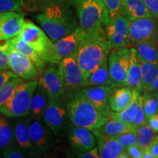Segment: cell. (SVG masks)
Returning <instances> with one entry per match:
<instances>
[{
	"label": "cell",
	"mask_w": 158,
	"mask_h": 158,
	"mask_svg": "<svg viewBox=\"0 0 158 158\" xmlns=\"http://www.w3.org/2000/svg\"><path fill=\"white\" fill-rule=\"evenodd\" d=\"M70 0H61L45 5L36 19L53 42L70 35L78 28Z\"/></svg>",
	"instance_id": "6da1fadb"
},
{
	"label": "cell",
	"mask_w": 158,
	"mask_h": 158,
	"mask_svg": "<svg viewBox=\"0 0 158 158\" xmlns=\"http://www.w3.org/2000/svg\"><path fill=\"white\" fill-rule=\"evenodd\" d=\"M110 50L111 48L106 38V33H87L73 55L83 71L84 82L102 61L108 57Z\"/></svg>",
	"instance_id": "7a4b0ae2"
},
{
	"label": "cell",
	"mask_w": 158,
	"mask_h": 158,
	"mask_svg": "<svg viewBox=\"0 0 158 158\" xmlns=\"http://www.w3.org/2000/svg\"><path fill=\"white\" fill-rule=\"evenodd\" d=\"M75 7L79 25L89 34H105L102 25L107 24L109 15L102 0H70Z\"/></svg>",
	"instance_id": "3957f363"
},
{
	"label": "cell",
	"mask_w": 158,
	"mask_h": 158,
	"mask_svg": "<svg viewBox=\"0 0 158 158\" xmlns=\"http://www.w3.org/2000/svg\"><path fill=\"white\" fill-rule=\"evenodd\" d=\"M68 116L74 126L94 130L108 120L86 97L77 92L67 104Z\"/></svg>",
	"instance_id": "277c9868"
},
{
	"label": "cell",
	"mask_w": 158,
	"mask_h": 158,
	"mask_svg": "<svg viewBox=\"0 0 158 158\" xmlns=\"http://www.w3.org/2000/svg\"><path fill=\"white\" fill-rule=\"evenodd\" d=\"M19 38L28 43L45 62L59 64L61 59L57 54L54 43L50 39L45 31L29 21H25Z\"/></svg>",
	"instance_id": "5b68a950"
},
{
	"label": "cell",
	"mask_w": 158,
	"mask_h": 158,
	"mask_svg": "<svg viewBox=\"0 0 158 158\" xmlns=\"http://www.w3.org/2000/svg\"><path fill=\"white\" fill-rule=\"evenodd\" d=\"M38 84L37 80L30 81H24L23 80L18 85L10 100L0 108V112L8 117L28 115L31 100Z\"/></svg>",
	"instance_id": "8992f818"
},
{
	"label": "cell",
	"mask_w": 158,
	"mask_h": 158,
	"mask_svg": "<svg viewBox=\"0 0 158 158\" xmlns=\"http://www.w3.org/2000/svg\"><path fill=\"white\" fill-rule=\"evenodd\" d=\"M131 51L128 47L112 48L108 57V70L116 86H125Z\"/></svg>",
	"instance_id": "52a82bcc"
},
{
	"label": "cell",
	"mask_w": 158,
	"mask_h": 158,
	"mask_svg": "<svg viewBox=\"0 0 158 158\" xmlns=\"http://www.w3.org/2000/svg\"><path fill=\"white\" fill-rule=\"evenodd\" d=\"M129 19L121 12L109 19L106 25V35L110 48L127 47L131 45L129 34Z\"/></svg>",
	"instance_id": "ba28073f"
},
{
	"label": "cell",
	"mask_w": 158,
	"mask_h": 158,
	"mask_svg": "<svg viewBox=\"0 0 158 158\" xmlns=\"http://www.w3.org/2000/svg\"><path fill=\"white\" fill-rule=\"evenodd\" d=\"M158 23L153 17L129 20L128 34L131 44L135 45L146 41H156Z\"/></svg>",
	"instance_id": "9c48e42d"
},
{
	"label": "cell",
	"mask_w": 158,
	"mask_h": 158,
	"mask_svg": "<svg viewBox=\"0 0 158 158\" xmlns=\"http://www.w3.org/2000/svg\"><path fill=\"white\" fill-rule=\"evenodd\" d=\"M133 91V98L129 106L119 112H110L108 117L120 120L138 128L147 123V116L143 110V96L138 91Z\"/></svg>",
	"instance_id": "30bf717a"
},
{
	"label": "cell",
	"mask_w": 158,
	"mask_h": 158,
	"mask_svg": "<svg viewBox=\"0 0 158 158\" xmlns=\"http://www.w3.org/2000/svg\"><path fill=\"white\" fill-rule=\"evenodd\" d=\"M38 82L39 86L48 94L49 100L58 101L60 97L66 91V86L59 67L54 65L49 67L43 71Z\"/></svg>",
	"instance_id": "8fae6325"
},
{
	"label": "cell",
	"mask_w": 158,
	"mask_h": 158,
	"mask_svg": "<svg viewBox=\"0 0 158 158\" xmlns=\"http://www.w3.org/2000/svg\"><path fill=\"white\" fill-rule=\"evenodd\" d=\"M9 67L14 73L23 80L30 81L39 78V71L32 60L14 48L10 51Z\"/></svg>",
	"instance_id": "7c38bea8"
},
{
	"label": "cell",
	"mask_w": 158,
	"mask_h": 158,
	"mask_svg": "<svg viewBox=\"0 0 158 158\" xmlns=\"http://www.w3.org/2000/svg\"><path fill=\"white\" fill-rule=\"evenodd\" d=\"M59 69L64 80L66 89H76L82 87L84 74L74 56L63 58L59 63Z\"/></svg>",
	"instance_id": "4fadbf2b"
},
{
	"label": "cell",
	"mask_w": 158,
	"mask_h": 158,
	"mask_svg": "<svg viewBox=\"0 0 158 158\" xmlns=\"http://www.w3.org/2000/svg\"><path fill=\"white\" fill-rule=\"evenodd\" d=\"M115 87V86H95L84 87L78 92L89 99L102 115L108 118L110 113L108 99Z\"/></svg>",
	"instance_id": "5bb4252c"
},
{
	"label": "cell",
	"mask_w": 158,
	"mask_h": 158,
	"mask_svg": "<svg viewBox=\"0 0 158 158\" xmlns=\"http://www.w3.org/2000/svg\"><path fill=\"white\" fill-rule=\"evenodd\" d=\"M66 116V110L58 103V101L49 100L43 118L46 126L54 135H61L64 133Z\"/></svg>",
	"instance_id": "9a60e30c"
},
{
	"label": "cell",
	"mask_w": 158,
	"mask_h": 158,
	"mask_svg": "<svg viewBox=\"0 0 158 158\" xmlns=\"http://www.w3.org/2000/svg\"><path fill=\"white\" fill-rule=\"evenodd\" d=\"M24 15L21 12L0 13V39H13L22 30Z\"/></svg>",
	"instance_id": "2e32d148"
},
{
	"label": "cell",
	"mask_w": 158,
	"mask_h": 158,
	"mask_svg": "<svg viewBox=\"0 0 158 158\" xmlns=\"http://www.w3.org/2000/svg\"><path fill=\"white\" fill-rule=\"evenodd\" d=\"M86 35L87 32L79 26L70 35L55 42V48L61 60L64 57L73 56Z\"/></svg>",
	"instance_id": "e0dca14e"
},
{
	"label": "cell",
	"mask_w": 158,
	"mask_h": 158,
	"mask_svg": "<svg viewBox=\"0 0 158 158\" xmlns=\"http://www.w3.org/2000/svg\"><path fill=\"white\" fill-rule=\"evenodd\" d=\"M97 141L101 158H121L126 151V148L116 138L108 137L99 133L97 130H92Z\"/></svg>",
	"instance_id": "ac0fdd59"
},
{
	"label": "cell",
	"mask_w": 158,
	"mask_h": 158,
	"mask_svg": "<svg viewBox=\"0 0 158 158\" xmlns=\"http://www.w3.org/2000/svg\"><path fill=\"white\" fill-rule=\"evenodd\" d=\"M68 138L72 147L80 152L89 151L96 147L95 136L87 128L75 126L71 128Z\"/></svg>",
	"instance_id": "d6986e66"
},
{
	"label": "cell",
	"mask_w": 158,
	"mask_h": 158,
	"mask_svg": "<svg viewBox=\"0 0 158 158\" xmlns=\"http://www.w3.org/2000/svg\"><path fill=\"white\" fill-rule=\"evenodd\" d=\"M29 124L26 122H18L15 127L14 137L19 148L22 149L26 155L34 157L39 152L31 141Z\"/></svg>",
	"instance_id": "ffe728a7"
},
{
	"label": "cell",
	"mask_w": 158,
	"mask_h": 158,
	"mask_svg": "<svg viewBox=\"0 0 158 158\" xmlns=\"http://www.w3.org/2000/svg\"><path fill=\"white\" fill-rule=\"evenodd\" d=\"M130 59L128 68L125 86L132 90L141 91L143 89V79H142L141 64L136 48H130Z\"/></svg>",
	"instance_id": "44dd1931"
},
{
	"label": "cell",
	"mask_w": 158,
	"mask_h": 158,
	"mask_svg": "<svg viewBox=\"0 0 158 158\" xmlns=\"http://www.w3.org/2000/svg\"><path fill=\"white\" fill-rule=\"evenodd\" d=\"M30 135L33 144L40 153H45L51 149V135L40 121H33L29 124Z\"/></svg>",
	"instance_id": "7402d4cb"
},
{
	"label": "cell",
	"mask_w": 158,
	"mask_h": 158,
	"mask_svg": "<svg viewBox=\"0 0 158 158\" xmlns=\"http://www.w3.org/2000/svg\"><path fill=\"white\" fill-rule=\"evenodd\" d=\"M95 86H115L111 78H110L109 70H108V57L102 61L101 64L96 70L91 73L85 80L82 87H90Z\"/></svg>",
	"instance_id": "603a6c76"
},
{
	"label": "cell",
	"mask_w": 158,
	"mask_h": 158,
	"mask_svg": "<svg viewBox=\"0 0 158 158\" xmlns=\"http://www.w3.org/2000/svg\"><path fill=\"white\" fill-rule=\"evenodd\" d=\"M120 12L129 20L152 17L143 0H122Z\"/></svg>",
	"instance_id": "cb8c5ba5"
},
{
	"label": "cell",
	"mask_w": 158,
	"mask_h": 158,
	"mask_svg": "<svg viewBox=\"0 0 158 158\" xmlns=\"http://www.w3.org/2000/svg\"><path fill=\"white\" fill-rule=\"evenodd\" d=\"M133 92L128 87L114 89L108 99L110 109L114 112H119L125 109L133 100Z\"/></svg>",
	"instance_id": "d4e9b609"
},
{
	"label": "cell",
	"mask_w": 158,
	"mask_h": 158,
	"mask_svg": "<svg viewBox=\"0 0 158 158\" xmlns=\"http://www.w3.org/2000/svg\"><path fill=\"white\" fill-rule=\"evenodd\" d=\"M102 135L110 138H116L122 133L136 131L137 128L124 123L120 120L108 117V120L100 127L95 129Z\"/></svg>",
	"instance_id": "484cf974"
},
{
	"label": "cell",
	"mask_w": 158,
	"mask_h": 158,
	"mask_svg": "<svg viewBox=\"0 0 158 158\" xmlns=\"http://www.w3.org/2000/svg\"><path fill=\"white\" fill-rule=\"evenodd\" d=\"M10 43L12 48L20 51L27 56H28L29 58H30L36 65L37 70H38L40 75L43 73V71L45 70V62L31 45L24 42L21 38H19V36L10 39Z\"/></svg>",
	"instance_id": "4316f807"
},
{
	"label": "cell",
	"mask_w": 158,
	"mask_h": 158,
	"mask_svg": "<svg viewBox=\"0 0 158 158\" xmlns=\"http://www.w3.org/2000/svg\"><path fill=\"white\" fill-rule=\"evenodd\" d=\"M47 96L48 94L41 86L40 89H36L29 105V114L31 117L36 119L43 117L47 107Z\"/></svg>",
	"instance_id": "83f0119b"
},
{
	"label": "cell",
	"mask_w": 158,
	"mask_h": 158,
	"mask_svg": "<svg viewBox=\"0 0 158 158\" xmlns=\"http://www.w3.org/2000/svg\"><path fill=\"white\" fill-rule=\"evenodd\" d=\"M138 56L146 62L158 63V47L156 41H146L135 44Z\"/></svg>",
	"instance_id": "f1b7e54d"
},
{
	"label": "cell",
	"mask_w": 158,
	"mask_h": 158,
	"mask_svg": "<svg viewBox=\"0 0 158 158\" xmlns=\"http://www.w3.org/2000/svg\"><path fill=\"white\" fill-rule=\"evenodd\" d=\"M138 58L141 64L143 89L145 91L149 92L154 81L158 76V63L148 62L141 59L139 56Z\"/></svg>",
	"instance_id": "f546056e"
},
{
	"label": "cell",
	"mask_w": 158,
	"mask_h": 158,
	"mask_svg": "<svg viewBox=\"0 0 158 158\" xmlns=\"http://www.w3.org/2000/svg\"><path fill=\"white\" fill-rule=\"evenodd\" d=\"M155 133L147 122L137 128L138 144L142 149H149L150 145L155 137Z\"/></svg>",
	"instance_id": "4dcf8cb0"
},
{
	"label": "cell",
	"mask_w": 158,
	"mask_h": 158,
	"mask_svg": "<svg viewBox=\"0 0 158 158\" xmlns=\"http://www.w3.org/2000/svg\"><path fill=\"white\" fill-rule=\"evenodd\" d=\"M14 133L10 124L5 118L0 117V152L10 147L13 141Z\"/></svg>",
	"instance_id": "1f68e13d"
},
{
	"label": "cell",
	"mask_w": 158,
	"mask_h": 158,
	"mask_svg": "<svg viewBox=\"0 0 158 158\" xmlns=\"http://www.w3.org/2000/svg\"><path fill=\"white\" fill-rule=\"evenodd\" d=\"M23 80V79L19 78V77L13 78L6 83L0 89V108L5 106L10 100L16 89L18 85Z\"/></svg>",
	"instance_id": "d6a6232c"
},
{
	"label": "cell",
	"mask_w": 158,
	"mask_h": 158,
	"mask_svg": "<svg viewBox=\"0 0 158 158\" xmlns=\"http://www.w3.org/2000/svg\"><path fill=\"white\" fill-rule=\"evenodd\" d=\"M12 48L10 39H0V70L10 69L9 54Z\"/></svg>",
	"instance_id": "836d02e7"
},
{
	"label": "cell",
	"mask_w": 158,
	"mask_h": 158,
	"mask_svg": "<svg viewBox=\"0 0 158 158\" xmlns=\"http://www.w3.org/2000/svg\"><path fill=\"white\" fill-rule=\"evenodd\" d=\"M143 106L146 116L148 118L158 113V102L155 97L152 95L150 92L146 91L143 95Z\"/></svg>",
	"instance_id": "e575fe53"
},
{
	"label": "cell",
	"mask_w": 158,
	"mask_h": 158,
	"mask_svg": "<svg viewBox=\"0 0 158 158\" xmlns=\"http://www.w3.org/2000/svg\"><path fill=\"white\" fill-rule=\"evenodd\" d=\"M23 0H0V13L6 12H21Z\"/></svg>",
	"instance_id": "d590c367"
},
{
	"label": "cell",
	"mask_w": 158,
	"mask_h": 158,
	"mask_svg": "<svg viewBox=\"0 0 158 158\" xmlns=\"http://www.w3.org/2000/svg\"><path fill=\"white\" fill-rule=\"evenodd\" d=\"M114 138H116L127 149V147H130V146L135 145V144L138 143L137 130L136 131H130L127 132V133H122Z\"/></svg>",
	"instance_id": "8d00e7d4"
},
{
	"label": "cell",
	"mask_w": 158,
	"mask_h": 158,
	"mask_svg": "<svg viewBox=\"0 0 158 158\" xmlns=\"http://www.w3.org/2000/svg\"><path fill=\"white\" fill-rule=\"evenodd\" d=\"M107 9L109 19L114 18L121 9L122 0H102Z\"/></svg>",
	"instance_id": "74e56055"
},
{
	"label": "cell",
	"mask_w": 158,
	"mask_h": 158,
	"mask_svg": "<svg viewBox=\"0 0 158 158\" xmlns=\"http://www.w3.org/2000/svg\"><path fill=\"white\" fill-rule=\"evenodd\" d=\"M26 154L21 149H18L15 147H9L2 152V156L6 158H24Z\"/></svg>",
	"instance_id": "f35d334b"
},
{
	"label": "cell",
	"mask_w": 158,
	"mask_h": 158,
	"mask_svg": "<svg viewBox=\"0 0 158 158\" xmlns=\"http://www.w3.org/2000/svg\"><path fill=\"white\" fill-rule=\"evenodd\" d=\"M154 19L158 20V0H143Z\"/></svg>",
	"instance_id": "ab89813d"
},
{
	"label": "cell",
	"mask_w": 158,
	"mask_h": 158,
	"mask_svg": "<svg viewBox=\"0 0 158 158\" xmlns=\"http://www.w3.org/2000/svg\"><path fill=\"white\" fill-rule=\"evenodd\" d=\"M127 150L128 155L130 157L132 158H143V150L139 147L138 144H135V145H132L130 147H127Z\"/></svg>",
	"instance_id": "60d3db41"
},
{
	"label": "cell",
	"mask_w": 158,
	"mask_h": 158,
	"mask_svg": "<svg viewBox=\"0 0 158 158\" xmlns=\"http://www.w3.org/2000/svg\"><path fill=\"white\" fill-rule=\"evenodd\" d=\"M19 77L13 71L10 70H0V89L5 85L7 81L13 78Z\"/></svg>",
	"instance_id": "b9f144b4"
},
{
	"label": "cell",
	"mask_w": 158,
	"mask_h": 158,
	"mask_svg": "<svg viewBox=\"0 0 158 158\" xmlns=\"http://www.w3.org/2000/svg\"><path fill=\"white\" fill-rule=\"evenodd\" d=\"M58 1H61V0H31L30 8H31L32 10H41V9L45 5Z\"/></svg>",
	"instance_id": "7bdbcfd3"
},
{
	"label": "cell",
	"mask_w": 158,
	"mask_h": 158,
	"mask_svg": "<svg viewBox=\"0 0 158 158\" xmlns=\"http://www.w3.org/2000/svg\"><path fill=\"white\" fill-rule=\"evenodd\" d=\"M77 157L83 158H99L100 153H99L98 148L95 147L93 149L89 150L86 152H80L77 153Z\"/></svg>",
	"instance_id": "ee69618b"
},
{
	"label": "cell",
	"mask_w": 158,
	"mask_h": 158,
	"mask_svg": "<svg viewBox=\"0 0 158 158\" xmlns=\"http://www.w3.org/2000/svg\"><path fill=\"white\" fill-rule=\"evenodd\" d=\"M149 149L152 153L155 158H158V135L153 139Z\"/></svg>",
	"instance_id": "f6af8a7d"
},
{
	"label": "cell",
	"mask_w": 158,
	"mask_h": 158,
	"mask_svg": "<svg viewBox=\"0 0 158 158\" xmlns=\"http://www.w3.org/2000/svg\"><path fill=\"white\" fill-rule=\"evenodd\" d=\"M149 125L155 132H158V113L148 118Z\"/></svg>",
	"instance_id": "bcb514c9"
},
{
	"label": "cell",
	"mask_w": 158,
	"mask_h": 158,
	"mask_svg": "<svg viewBox=\"0 0 158 158\" xmlns=\"http://www.w3.org/2000/svg\"><path fill=\"white\" fill-rule=\"evenodd\" d=\"M149 92H152V93H158V76L156 78L155 81H154Z\"/></svg>",
	"instance_id": "7dc6e473"
},
{
	"label": "cell",
	"mask_w": 158,
	"mask_h": 158,
	"mask_svg": "<svg viewBox=\"0 0 158 158\" xmlns=\"http://www.w3.org/2000/svg\"><path fill=\"white\" fill-rule=\"evenodd\" d=\"M143 158H155V157H154L152 153L151 152V151L148 149L143 150Z\"/></svg>",
	"instance_id": "c3c4849f"
},
{
	"label": "cell",
	"mask_w": 158,
	"mask_h": 158,
	"mask_svg": "<svg viewBox=\"0 0 158 158\" xmlns=\"http://www.w3.org/2000/svg\"><path fill=\"white\" fill-rule=\"evenodd\" d=\"M153 95L155 97L156 100H157V101L158 102V93H153Z\"/></svg>",
	"instance_id": "681fc988"
},
{
	"label": "cell",
	"mask_w": 158,
	"mask_h": 158,
	"mask_svg": "<svg viewBox=\"0 0 158 158\" xmlns=\"http://www.w3.org/2000/svg\"><path fill=\"white\" fill-rule=\"evenodd\" d=\"M157 47H158V32H157Z\"/></svg>",
	"instance_id": "f907efd6"
}]
</instances>
